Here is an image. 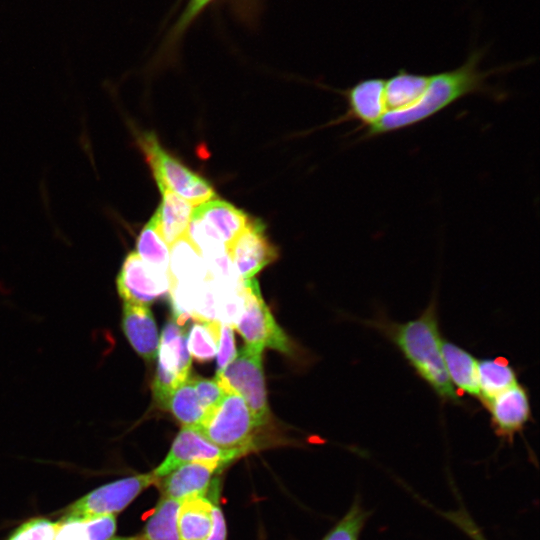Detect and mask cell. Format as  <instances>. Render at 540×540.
I'll use <instances>...</instances> for the list:
<instances>
[{"label": "cell", "instance_id": "obj_27", "mask_svg": "<svg viewBox=\"0 0 540 540\" xmlns=\"http://www.w3.org/2000/svg\"><path fill=\"white\" fill-rule=\"evenodd\" d=\"M220 322L197 321L187 332V348L198 362H207L217 354Z\"/></svg>", "mask_w": 540, "mask_h": 540}, {"label": "cell", "instance_id": "obj_13", "mask_svg": "<svg viewBox=\"0 0 540 540\" xmlns=\"http://www.w3.org/2000/svg\"><path fill=\"white\" fill-rule=\"evenodd\" d=\"M486 408L495 434L509 443H513L531 418L528 391L519 383L497 395Z\"/></svg>", "mask_w": 540, "mask_h": 540}, {"label": "cell", "instance_id": "obj_14", "mask_svg": "<svg viewBox=\"0 0 540 540\" xmlns=\"http://www.w3.org/2000/svg\"><path fill=\"white\" fill-rule=\"evenodd\" d=\"M385 78L370 77L361 79L346 90L340 91L347 103L346 112L334 124L356 121V131L374 125L385 113Z\"/></svg>", "mask_w": 540, "mask_h": 540}, {"label": "cell", "instance_id": "obj_26", "mask_svg": "<svg viewBox=\"0 0 540 540\" xmlns=\"http://www.w3.org/2000/svg\"><path fill=\"white\" fill-rule=\"evenodd\" d=\"M136 253L148 266L169 275V247L158 231L154 216L145 224L137 238Z\"/></svg>", "mask_w": 540, "mask_h": 540}, {"label": "cell", "instance_id": "obj_34", "mask_svg": "<svg viewBox=\"0 0 540 540\" xmlns=\"http://www.w3.org/2000/svg\"><path fill=\"white\" fill-rule=\"evenodd\" d=\"M109 540H139V537L138 535H135V536H120V537H112L111 539Z\"/></svg>", "mask_w": 540, "mask_h": 540}, {"label": "cell", "instance_id": "obj_10", "mask_svg": "<svg viewBox=\"0 0 540 540\" xmlns=\"http://www.w3.org/2000/svg\"><path fill=\"white\" fill-rule=\"evenodd\" d=\"M239 457L241 454L238 452L215 445L195 428L183 426L175 437L167 456L152 471L160 479L186 463L216 462L226 467Z\"/></svg>", "mask_w": 540, "mask_h": 540}, {"label": "cell", "instance_id": "obj_17", "mask_svg": "<svg viewBox=\"0 0 540 540\" xmlns=\"http://www.w3.org/2000/svg\"><path fill=\"white\" fill-rule=\"evenodd\" d=\"M169 280L171 284H198L208 278L205 260L185 235L174 242L170 248Z\"/></svg>", "mask_w": 540, "mask_h": 540}, {"label": "cell", "instance_id": "obj_31", "mask_svg": "<svg viewBox=\"0 0 540 540\" xmlns=\"http://www.w3.org/2000/svg\"><path fill=\"white\" fill-rule=\"evenodd\" d=\"M206 496L213 503V525L212 529L205 540H226L227 537V527L226 521L219 504L220 496V481L219 477H216L212 482Z\"/></svg>", "mask_w": 540, "mask_h": 540}, {"label": "cell", "instance_id": "obj_18", "mask_svg": "<svg viewBox=\"0 0 540 540\" xmlns=\"http://www.w3.org/2000/svg\"><path fill=\"white\" fill-rule=\"evenodd\" d=\"M162 200L153 214L158 231L170 246L187 234L194 206L169 190H160Z\"/></svg>", "mask_w": 540, "mask_h": 540}, {"label": "cell", "instance_id": "obj_21", "mask_svg": "<svg viewBox=\"0 0 540 540\" xmlns=\"http://www.w3.org/2000/svg\"><path fill=\"white\" fill-rule=\"evenodd\" d=\"M429 78L430 74L409 72L406 69H400L385 78V113L402 110L413 104L426 88Z\"/></svg>", "mask_w": 540, "mask_h": 540}, {"label": "cell", "instance_id": "obj_24", "mask_svg": "<svg viewBox=\"0 0 540 540\" xmlns=\"http://www.w3.org/2000/svg\"><path fill=\"white\" fill-rule=\"evenodd\" d=\"M180 502L161 496L138 534L139 540H179L177 518Z\"/></svg>", "mask_w": 540, "mask_h": 540}, {"label": "cell", "instance_id": "obj_7", "mask_svg": "<svg viewBox=\"0 0 540 540\" xmlns=\"http://www.w3.org/2000/svg\"><path fill=\"white\" fill-rule=\"evenodd\" d=\"M153 471L104 484L82 496L62 511L61 520H78L124 510L142 491L158 482Z\"/></svg>", "mask_w": 540, "mask_h": 540}, {"label": "cell", "instance_id": "obj_5", "mask_svg": "<svg viewBox=\"0 0 540 540\" xmlns=\"http://www.w3.org/2000/svg\"><path fill=\"white\" fill-rule=\"evenodd\" d=\"M251 218L233 204L215 198L194 207L186 236L204 258L211 257L227 252Z\"/></svg>", "mask_w": 540, "mask_h": 540}, {"label": "cell", "instance_id": "obj_29", "mask_svg": "<svg viewBox=\"0 0 540 540\" xmlns=\"http://www.w3.org/2000/svg\"><path fill=\"white\" fill-rule=\"evenodd\" d=\"M371 515L361 501L355 498L344 516L331 528L322 540H359Z\"/></svg>", "mask_w": 540, "mask_h": 540}, {"label": "cell", "instance_id": "obj_9", "mask_svg": "<svg viewBox=\"0 0 540 540\" xmlns=\"http://www.w3.org/2000/svg\"><path fill=\"white\" fill-rule=\"evenodd\" d=\"M157 356L153 396L157 405L165 408L172 391L189 377L191 366L187 332L174 320L168 321L162 331Z\"/></svg>", "mask_w": 540, "mask_h": 540}, {"label": "cell", "instance_id": "obj_23", "mask_svg": "<svg viewBox=\"0 0 540 540\" xmlns=\"http://www.w3.org/2000/svg\"><path fill=\"white\" fill-rule=\"evenodd\" d=\"M55 540H109L114 537L117 524L113 514L79 520H58Z\"/></svg>", "mask_w": 540, "mask_h": 540}, {"label": "cell", "instance_id": "obj_25", "mask_svg": "<svg viewBox=\"0 0 540 540\" xmlns=\"http://www.w3.org/2000/svg\"><path fill=\"white\" fill-rule=\"evenodd\" d=\"M183 426L196 427L207 414L197 397L193 378L188 377L169 395L166 405Z\"/></svg>", "mask_w": 540, "mask_h": 540}, {"label": "cell", "instance_id": "obj_12", "mask_svg": "<svg viewBox=\"0 0 540 540\" xmlns=\"http://www.w3.org/2000/svg\"><path fill=\"white\" fill-rule=\"evenodd\" d=\"M227 254L242 280L252 279L277 258L276 248L265 234V225L255 218L229 244Z\"/></svg>", "mask_w": 540, "mask_h": 540}, {"label": "cell", "instance_id": "obj_33", "mask_svg": "<svg viewBox=\"0 0 540 540\" xmlns=\"http://www.w3.org/2000/svg\"><path fill=\"white\" fill-rule=\"evenodd\" d=\"M236 354L233 328L221 323L216 354L217 374H220L223 371V369L235 358Z\"/></svg>", "mask_w": 540, "mask_h": 540}, {"label": "cell", "instance_id": "obj_3", "mask_svg": "<svg viewBox=\"0 0 540 540\" xmlns=\"http://www.w3.org/2000/svg\"><path fill=\"white\" fill-rule=\"evenodd\" d=\"M262 427L243 398L231 392L226 393L201 423L193 428L215 445L243 456L260 444L257 440Z\"/></svg>", "mask_w": 540, "mask_h": 540}, {"label": "cell", "instance_id": "obj_32", "mask_svg": "<svg viewBox=\"0 0 540 540\" xmlns=\"http://www.w3.org/2000/svg\"><path fill=\"white\" fill-rule=\"evenodd\" d=\"M194 388L200 404L208 413L224 397L226 392L215 379L193 378Z\"/></svg>", "mask_w": 540, "mask_h": 540}, {"label": "cell", "instance_id": "obj_1", "mask_svg": "<svg viewBox=\"0 0 540 540\" xmlns=\"http://www.w3.org/2000/svg\"><path fill=\"white\" fill-rule=\"evenodd\" d=\"M486 53V47H475L460 66L430 74L426 88L413 104L402 110L384 113L374 125L363 130L358 140H368L413 127L469 95L482 94L501 98L502 93L495 90L488 83V79L492 75L523 66L526 61L482 70L481 62Z\"/></svg>", "mask_w": 540, "mask_h": 540}, {"label": "cell", "instance_id": "obj_8", "mask_svg": "<svg viewBox=\"0 0 540 540\" xmlns=\"http://www.w3.org/2000/svg\"><path fill=\"white\" fill-rule=\"evenodd\" d=\"M244 307L234 326L246 345L260 349L270 347L291 354V343L278 326L260 293L255 279L243 280Z\"/></svg>", "mask_w": 540, "mask_h": 540}, {"label": "cell", "instance_id": "obj_22", "mask_svg": "<svg viewBox=\"0 0 540 540\" xmlns=\"http://www.w3.org/2000/svg\"><path fill=\"white\" fill-rule=\"evenodd\" d=\"M479 400L486 407L497 395L517 384V375L502 358H487L477 364Z\"/></svg>", "mask_w": 540, "mask_h": 540}, {"label": "cell", "instance_id": "obj_28", "mask_svg": "<svg viewBox=\"0 0 540 540\" xmlns=\"http://www.w3.org/2000/svg\"><path fill=\"white\" fill-rule=\"evenodd\" d=\"M218 0H187L164 39V51H172L201 15Z\"/></svg>", "mask_w": 540, "mask_h": 540}, {"label": "cell", "instance_id": "obj_4", "mask_svg": "<svg viewBox=\"0 0 540 540\" xmlns=\"http://www.w3.org/2000/svg\"><path fill=\"white\" fill-rule=\"evenodd\" d=\"M135 135L159 190H169L194 207L217 198L212 185L170 155L154 133L138 131Z\"/></svg>", "mask_w": 540, "mask_h": 540}, {"label": "cell", "instance_id": "obj_20", "mask_svg": "<svg viewBox=\"0 0 540 540\" xmlns=\"http://www.w3.org/2000/svg\"><path fill=\"white\" fill-rule=\"evenodd\" d=\"M442 354L454 388L479 400L476 358L462 347L446 340H442Z\"/></svg>", "mask_w": 540, "mask_h": 540}, {"label": "cell", "instance_id": "obj_6", "mask_svg": "<svg viewBox=\"0 0 540 540\" xmlns=\"http://www.w3.org/2000/svg\"><path fill=\"white\" fill-rule=\"evenodd\" d=\"M261 354L262 349L245 345L216 375V380L226 393L240 395L257 422L265 426L269 420V408Z\"/></svg>", "mask_w": 540, "mask_h": 540}, {"label": "cell", "instance_id": "obj_16", "mask_svg": "<svg viewBox=\"0 0 540 540\" xmlns=\"http://www.w3.org/2000/svg\"><path fill=\"white\" fill-rule=\"evenodd\" d=\"M122 329L132 348L143 359L150 361L157 356L160 339L148 306L124 302Z\"/></svg>", "mask_w": 540, "mask_h": 540}, {"label": "cell", "instance_id": "obj_11", "mask_svg": "<svg viewBox=\"0 0 540 540\" xmlns=\"http://www.w3.org/2000/svg\"><path fill=\"white\" fill-rule=\"evenodd\" d=\"M116 285L124 302L148 306L169 291L170 280L169 275L156 271L136 252H130L122 263Z\"/></svg>", "mask_w": 540, "mask_h": 540}, {"label": "cell", "instance_id": "obj_19", "mask_svg": "<svg viewBox=\"0 0 540 540\" xmlns=\"http://www.w3.org/2000/svg\"><path fill=\"white\" fill-rule=\"evenodd\" d=\"M213 525V503L205 495L180 502L177 518L179 540H205Z\"/></svg>", "mask_w": 540, "mask_h": 540}, {"label": "cell", "instance_id": "obj_2", "mask_svg": "<svg viewBox=\"0 0 540 540\" xmlns=\"http://www.w3.org/2000/svg\"><path fill=\"white\" fill-rule=\"evenodd\" d=\"M370 323L394 343L412 369L443 402L462 404L445 368L435 300L421 315L407 322L377 319Z\"/></svg>", "mask_w": 540, "mask_h": 540}, {"label": "cell", "instance_id": "obj_15", "mask_svg": "<svg viewBox=\"0 0 540 540\" xmlns=\"http://www.w3.org/2000/svg\"><path fill=\"white\" fill-rule=\"evenodd\" d=\"M224 468L216 462L186 463L160 478L156 484L161 496L178 501L191 496H205L214 479Z\"/></svg>", "mask_w": 540, "mask_h": 540}, {"label": "cell", "instance_id": "obj_30", "mask_svg": "<svg viewBox=\"0 0 540 540\" xmlns=\"http://www.w3.org/2000/svg\"><path fill=\"white\" fill-rule=\"evenodd\" d=\"M59 526V521L33 517L14 529L7 540H55Z\"/></svg>", "mask_w": 540, "mask_h": 540}]
</instances>
